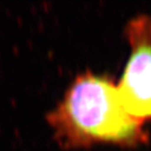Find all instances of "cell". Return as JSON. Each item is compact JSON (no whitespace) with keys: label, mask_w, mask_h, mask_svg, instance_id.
<instances>
[{"label":"cell","mask_w":151,"mask_h":151,"mask_svg":"<svg viewBox=\"0 0 151 151\" xmlns=\"http://www.w3.org/2000/svg\"><path fill=\"white\" fill-rule=\"evenodd\" d=\"M124 30L130 54L116 86L128 113L145 124L151 121V17H133Z\"/></svg>","instance_id":"cell-2"},{"label":"cell","mask_w":151,"mask_h":151,"mask_svg":"<svg viewBox=\"0 0 151 151\" xmlns=\"http://www.w3.org/2000/svg\"><path fill=\"white\" fill-rule=\"evenodd\" d=\"M47 121L55 139L67 149L96 145L135 148L149 141L145 124L123 106L116 82L92 72L72 82Z\"/></svg>","instance_id":"cell-1"}]
</instances>
